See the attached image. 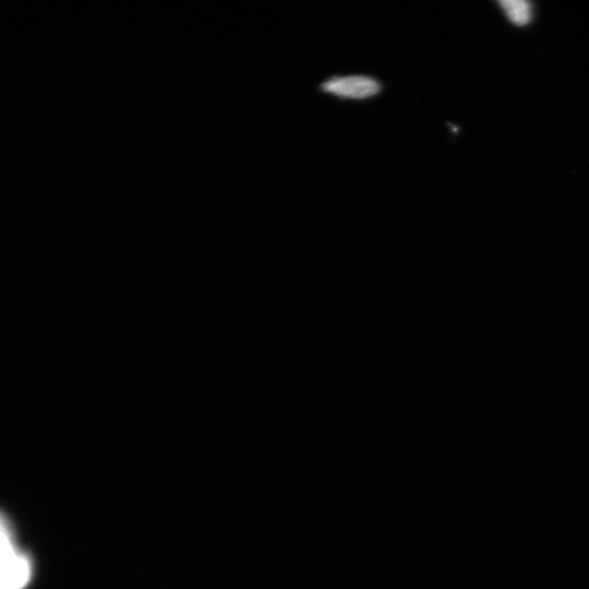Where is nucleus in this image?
Instances as JSON below:
<instances>
[{"mask_svg": "<svg viewBox=\"0 0 589 589\" xmlns=\"http://www.w3.org/2000/svg\"><path fill=\"white\" fill-rule=\"evenodd\" d=\"M30 579V562L17 555L6 525L0 519V589H22Z\"/></svg>", "mask_w": 589, "mask_h": 589, "instance_id": "1", "label": "nucleus"}, {"mask_svg": "<svg viewBox=\"0 0 589 589\" xmlns=\"http://www.w3.org/2000/svg\"><path fill=\"white\" fill-rule=\"evenodd\" d=\"M324 92L344 99L363 100L377 95L381 91L380 83L365 76H348L332 78L322 84Z\"/></svg>", "mask_w": 589, "mask_h": 589, "instance_id": "2", "label": "nucleus"}, {"mask_svg": "<svg viewBox=\"0 0 589 589\" xmlns=\"http://www.w3.org/2000/svg\"><path fill=\"white\" fill-rule=\"evenodd\" d=\"M500 5L511 22L518 24V26H525L533 17V8L530 3L507 0V2H501Z\"/></svg>", "mask_w": 589, "mask_h": 589, "instance_id": "3", "label": "nucleus"}]
</instances>
